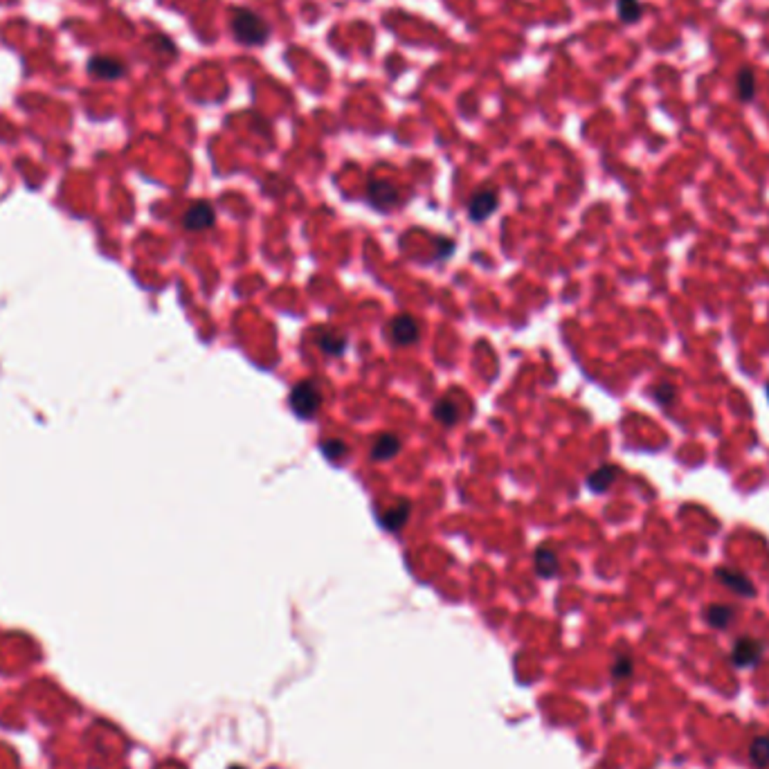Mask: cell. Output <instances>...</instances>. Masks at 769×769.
I'll return each instance as SVG.
<instances>
[{
    "mask_svg": "<svg viewBox=\"0 0 769 769\" xmlns=\"http://www.w3.org/2000/svg\"><path fill=\"white\" fill-rule=\"evenodd\" d=\"M232 34L241 46H263L270 38V25L256 11L248 7H236L232 11Z\"/></svg>",
    "mask_w": 769,
    "mask_h": 769,
    "instance_id": "6da1fadb",
    "label": "cell"
},
{
    "mask_svg": "<svg viewBox=\"0 0 769 769\" xmlns=\"http://www.w3.org/2000/svg\"><path fill=\"white\" fill-rule=\"evenodd\" d=\"M322 452H324V457H329L331 461H338V459H342L347 454V444H345V441H340V439L324 441Z\"/></svg>",
    "mask_w": 769,
    "mask_h": 769,
    "instance_id": "d6986e66",
    "label": "cell"
},
{
    "mask_svg": "<svg viewBox=\"0 0 769 769\" xmlns=\"http://www.w3.org/2000/svg\"><path fill=\"white\" fill-rule=\"evenodd\" d=\"M535 569H538V574L545 578H551V576H555V572H558V558H555V553L549 547H540L535 551Z\"/></svg>",
    "mask_w": 769,
    "mask_h": 769,
    "instance_id": "4fadbf2b",
    "label": "cell"
},
{
    "mask_svg": "<svg viewBox=\"0 0 769 769\" xmlns=\"http://www.w3.org/2000/svg\"><path fill=\"white\" fill-rule=\"evenodd\" d=\"M318 345L324 353H331V355H342L347 349V338L345 335H338L333 331H326V333H320L318 338Z\"/></svg>",
    "mask_w": 769,
    "mask_h": 769,
    "instance_id": "9a60e30c",
    "label": "cell"
},
{
    "mask_svg": "<svg viewBox=\"0 0 769 769\" xmlns=\"http://www.w3.org/2000/svg\"><path fill=\"white\" fill-rule=\"evenodd\" d=\"M389 333L398 345H412V342L419 340V324L409 315H398L389 324Z\"/></svg>",
    "mask_w": 769,
    "mask_h": 769,
    "instance_id": "8992f818",
    "label": "cell"
},
{
    "mask_svg": "<svg viewBox=\"0 0 769 769\" xmlns=\"http://www.w3.org/2000/svg\"><path fill=\"white\" fill-rule=\"evenodd\" d=\"M763 657V644L751 637H743L736 641L733 646V652H731V659L740 666V668H747V666H753L758 664V659Z\"/></svg>",
    "mask_w": 769,
    "mask_h": 769,
    "instance_id": "3957f363",
    "label": "cell"
},
{
    "mask_svg": "<svg viewBox=\"0 0 769 769\" xmlns=\"http://www.w3.org/2000/svg\"><path fill=\"white\" fill-rule=\"evenodd\" d=\"M434 417L444 425H452L454 421H457V407H454V403H450V401H441L434 407Z\"/></svg>",
    "mask_w": 769,
    "mask_h": 769,
    "instance_id": "ffe728a7",
    "label": "cell"
},
{
    "mask_svg": "<svg viewBox=\"0 0 769 769\" xmlns=\"http://www.w3.org/2000/svg\"><path fill=\"white\" fill-rule=\"evenodd\" d=\"M736 85H738L740 99H745V102H747V99H751L753 95H756V79H753V73H751V70H747V68L738 75Z\"/></svg>",
    "mask_w": 769,
    "mask_h": 769,
    "instance_id": "e0dca14e",
    "label": "cell"
},
{
    "mask_svg": "<svg viewBox=\"0 0 769 769\" xmlns=\"http://www.w3.org/2000/svg\"><path fill=\"white\" fill-rule=\"evenodd\" d=\"M214 221H216V214H214L211 205H207V203H196L187 209V214H184V227L192 232L207 230V227L214 225Z\"/></svg>",
    "mask_w": 769,
    "mask_h": 769,
    "instance_id": "277c9868",
    "label": "cell"
},
{
    "mask_svg": "<svg viewBox=\"0 0 769 769\" xmlns=\"http://www.w3.org/2000/svg\"><path fill=\"white\" fill-rule=\"evenodd\" d=\"M716 578L722 582L724 587H729L731 592L740 594V596H753L756 594V590H753V585L749 582L747 576L733 572V569H726V567H720L716 572Z\"/></svg>",
    "mask_w": 769,
    "mask_h": 769,
    "instance_id": "52a82bcc",
    "label": "cell"
},
{
    "mask_svg": "<svg viewBox=\"0 0 769 769\" xmlns=\"http://www.w3.org/2000/svg\"><path fill=\"white\" fill-rule=\"evenodd\" d=\"M749 758L756 767L769 769V738L767 736L753 738V743L749 747Z\"/></svg>",
    "mask_w": 769,
    "mask_h": 769,
    "instance_id": "5bb4252c",
    "label": "cell"
},
{
    "mask_svg": "<svg viewBox=\"0 0 769 769\" xmlns=\"http://www.w3.org/2000/svg\"><path fill=\"white\" fill-rule=\"evenodd\" d=\"M733 619V610L729 605H711L706 610V621L713 625V628H726Z\"/></svg>",
    "mask_w": 769,
    "mask_h": 769,
    "instance_id": "2e32d148",
    "label": "cell"
},
{
    "mask_svg": "<svg viewBox=\"0 0 769 769\" xmlns=\"http://www.w3.org/2000/svg\"><path fill=\"white\" fill-rule=\"evenodd\" d=\"M619 16L623 23H637L641 19L639 0H619Z\"/></svg>",
    "mask_w": 769,
    "mask_h": 769,
    "instance_id": "ac0fdd59",
    "label": "cell"
},
{
    "mask_svg": "<svg viewBox=\"0 0 769 769\" xmlns=\"http://www.w3.org/2000/svg\"><path fill=\"white\" fill-rule=\"evenodd\" d=\"M767 394H769V387H767Z\"/></svg>",
    "mask_w": 769,
    "mask_h": 769,
    "instance_id": "cb8c5ba5",
    "label": "cell"
},
{
    "mask_svg": "<svg viewBox=\"0 0 769 769\" xmlns=\"http://www.w3.org/2000/svg\"><path fill=\"white\" fill-rule=\"evenodd\" d=\"M291 407L299 419H313L322 407V392L315 380H302L297 382L291 392Z\"/></svg>",
    "mask_w": 769,
    "mask_h": 769,
    "instance_id": "7a4b0ae2",
    "label": "cell"
},
{
    "mask_svg": "<svg viewBox=\"0 0 769 769\" xmlns=\"http://www.w3.org/2000/svg\"><path fill=\"white\" fill-rule=\"evenodd\" d=\"M495 207H497V192L481 189V192H477L473 196V201H470L468 214H470V219H473V221L481 223V221H486L491 216V214L495 211Z\"/></svg>",
    "mask_w": 769,
    "mask_h": 769,
    "instance_id": "5b68a950",
    "label": "cell"
},
{
    "mask_svg": "<svg viewBox=\"0 0 769 769\" xmlns=\"http://www.w3.org/2000/svg\"><path fill=\"white\" fill-rule=\"evenodd\" d=\"M409 511H412V504H409L407 500L396 502V504L382 516V524L387 526L389 531H394V533L401 531L403 526L407 524V520H409Z\"/></svg>",
    "mask_w": 769,
    "mask_h": 769,
    "instance_id": "8fae6325",
    "label": "cell"
},
{
    "mask_svg": "<svg viewBox=\"0 0 769 769\" xmlns=\"http://www.w3.org/2000/svg\"><path fill=\"white\" fill-rule=\"evenodd\" d=\"M652 396H654V401H657L659 405H673V403H675V396H677V389L673 387V384L664 382V384H659V387L652 392Z\"/></svg>",
    "mask_w": 769,
    "mask_h": 769,
    "instance_id": "44dd1931",
    "label": "cell"
},
{
    "mask_svg": "<svg viewBox=\"0 0 769 769\" xmlns=\"http://www.w3.org/2000/svg\"><path fill=\"white\" fill-rule=\"evenodd\" d=\"M398 450H401V439L396 434H382V436H378V441L372 448V457L376 461H384V459L396 457Z\"/></svg>",
    "mask_w": 769,
    "mask_h": 769,
    "instance_id": "7c38bea8",
    "label": "cell"
},
{
    "mask_svg": "<svg viewBox=\"0 0 769 769\" xmlns=\"http://www.w3.org/2000/svg\"><path fill=\"white\" fill-rule=\"evenodd\" d=\"M88 70L93 75L102 77V79H117L124 75V63L113 59V56H95L90 61Z\"/></svg>",
    "mask_w": 769,
    "mask_h": 769,
    "instance_id": "9c48e42d",
    "label": "cell"
},
{
    "mask_svg": "<svg viewBox=\"0 0 769 769\" xmlns=\"http://www.w3.org/2000/svg\"><path fill=\"white\" fill-rule=\"evenodd\" d=\"M632 673V661L630 657H619L614 664V677H625Z\"/></svg>",
    "mask_w": 769,
    "mask_h": 769,
    "instance_id": "7402d4cb",
    "label": "cell"
},
{
    "mask_svg": "<svg viewBox=\"0 0 769 769\" xmlns=\"http://www.w3.org/2000/svg\"><path fill=\"white\" fill-rule=\"evenodd\" d=\"M230 769H244V767H230Z\"/></svg>",
    "mask_w": 769,
    "mask_h": 769,
    "instance_id": "603a6c76",
    "label": "cell"
},
{
    "mask_svg": "<svg viewBox=\"0 0 769 769\" xmlns=\"http://www.w3.org/2000/svg\"><path fill=\"white\" fill-rule=\"evenodd\" d=\"M617 477H619V468L605 464V466H601V468H596L594 473L587 477V486H590V491H594V493H605V491L612 486V483L617 481Z\"/></svg>",
    "mask_w": 769,
    "mask_h": 769,
    "instance_id": "30bf717a",
    "label": "cell"
},
{
    "mask_svg": "<svg viewBox=\"0 0 769 769\" xmlns=\"http://www.w3.org/2000/svg\"><path fill=\"white\" fill-rule=\"evenodd\" d=\"M369 201H372V205L376 207H389L394 203H398V192L392 182H384V180H372L369 182Z\"/></svg>",
    "mask_w": 769,
    "mask_h": 769,
    "instance_id": "ba28073f",
    "label": "cell"
}]
</instances>
